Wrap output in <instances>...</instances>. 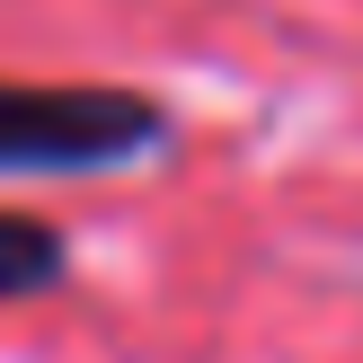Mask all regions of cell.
<instances>
[{
    "label": "cell",
    "instance_id": "1",
    "mask_svg": "<svg viewBox=\"0 0 363 363\" xmlns=\"http://www.w3.org/2000/svg\"><path fill=\"white\" fill-rule=\"evenodd\" d=\"M177 116L151 89L106 80H9L0 71V177H98L169 151Z\"/></svg>",
    "mask_w": 363,
    "mask_h": 363
},
{
    "label": "cell",
    "instance_id": "2",
    "mask_svg": "<svg viewBox=\"0 0 363 363\" xmlns=\"http://www.w3.org/2000/svg\"><path fill=\"white\" fill-rule=\"evenodd\" d=\"M71 275V240L35 213H9L0 204V301H35Z\"/></svg>",
    "mask_w": 363,
    "mask_h": 363
}]
</instances>
